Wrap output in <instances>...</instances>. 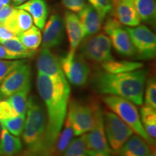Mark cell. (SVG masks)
<instances>
[{"instance_id": "5b68a950", "label": "cell", "mask_w": 156, "mask_h": 156, "mask_svg": "<svg viewBox=\"0 0 156 156\" xmlns=\"http://www.w3.org/2000/svg\"><path fill=\"white\" fill-rule=\"evenodd\" d=\"M103 101L113 113L133 130L134 133L143 138L150 145L155 146V140L146 133L142 124L139 112L133 103L124 98L112 95L105 96Z\"/></svg>"}, {"instance_id": "7c38bea8", "label": "cell", "mask_w": 156, "mask_h": 156, "mask_svg": "<svg viewBox=\"0 0 156 156\" xmlns=\"http://www.w3.org/2000/svg\"><path fill=\"white\" fill-rule=\"evenodd\" d=\"M112 16L120 24L135 27L140 24L134 0H112Z\"/></svg>"}, {"instance_id": "7402d4cb", "label": "cell", "mask_w": 156, "mask_h": 156, "mask_svg": "<svg viewBox=\"0 0 156 156\" xmlns=\"http://www.w3.org/2000/svg\"><path fill=\"white\" fill-rule=\"evenodd\" d=\"M103 71L112 74H117L122 73H128L134 70L141 69L143 64L140 62L122 60L117 61L113 58L110 61L103 62L101 64Z\"/></svg>"}, {"instance_id": "e0dca14e", "label": "cell", "mask_w": 156, "mask_h": 156, "mask_svg": "<svg viewBox=\"0 0 156 156\" xmlns=\"http://www.w3.org/2000/svg\"><path fill=\"white\" fill-rule=\"evenodd\" d=\"M64 26L67 30L69 42V51H76L84 38L83 27L77 15L71 11L64 14Z\"/></svg>"}, {"instance_id": "f35d334b", "label": "cell", "mask_w": 156, "mask_h": 156, "mask_svg": "<svg viewBox=\"0 0 156 156\" xmlns=\"http://www.w3.org/2000/svg\"><path fill=\"white\" fill-rule=\"evenodd\" d=\"M26 1H28V0H12L13 4H14V5L15 6V7L22 5V4L25 2Z\"/></svg>"}, {"instance_id": "603a6c76", "label": "cell", "mask_w": 156, "mask_h": 156, "mask_svg": "<svg viewBox=\"0 0 156 156\" xmlns=\"http://www.w3.org/2000/svg\"><path fill=\"white\" fill-rule=\"evenodd\" d=\"M63 126L64 128L62 127L63 129H62L54 144L53 156H62L73 136V129L72 127L71 122L67 115L64 121Z\"/></svg>"}, {"instance_id": "1f68e13d", "label": "cell", "mask_w": 156, "mask_h": 156, "mask_svg": "<svg viewBox=\"0 0 156 156\" xmlns=\"http://www.w3.org/2000/svg\"><path fill=\"white\" fill-rule=\"evenodd\" d=\"M88 2L104 20L112 9V0H88Z\"/></svg>"}, {"instance_id": "ba28073f", "label": "cell", "mask_w": 156, "mask_h": 156, "mask_svg": "<svg viewBox=\"0 0 156 156\" xmlns=\"http://www.w3.org/2000/svg\"><path fill=\"white\" fill-rule=\"evenodd\" d=\"M64 75L70 83L83 86L89 80L90 68L86 59L76 51H69L59 58Z\"/></svg>"}, {"instance_id": "8992f818", "label": "cell", "mask_w": 156, "mask_h": 156, "mask_svg": "<svg viewBox=\"0 0 156 156\" xmlns=\"http://www.w3.org/2000/svg\"><path fill=\"white\" fill-rule=\"evenodd\" d=\"M85 38L80 44V54L85 59L102 64L114 58L112 54V42L108 36L100 33Z\"/></svg>"}, {"instance_id": "8fae6325", "label": "cell", "mask_w": 156, "mask_h": 156, "mask_svg": "<svg viewBox=\"0 0 156 156\" xmlns=\"http://www.w3.org/2000/svg\"><path fill=\"white\" fill-rule=\"evenodd\" d=\"M31 68L26 62L12 69L0 83V100L7 98L30 84Z\"/></svg>"}, {"instance_id": "74e56055", "label": "cell", "mask_w": 156, "mask_h": 156, "mask_svg": "<svg viewBox=\"0 0 156 156\" xmlns=\"http://www.w3.org/2000/svg\"><path fill=\"white\" fill-rule=\"evenodd\" d=\"M87 155H88V156H103L101 154L96 153V152L93 151H90V150H87Z\"/></svg>"}, {"instance_id": "44dd1931", "label": "cell", "mask_w": 156, "mask_h": 156, "mask_svg": "<svg viewBox=\"0 0 156 156\" xmlns=\"http://www.w3.org/2000/svg\"><path fill=\"white\" fill-rule=\"evenodd\" d=\"M0 134V156H15L23 149V144L17 136L9 133L2 126Z\"/></svg>"}, {"instance_id": "d6a6232c", "label": "cell", "mask_w": 156, "mask_h": 156, "mask_svg": "<svg viewBox=\"0 0 156 156\" xmlns=\"http://www.w3.org/2000/svg\"><path fill=\"white\" fill-rule=\"evenodd\" d=\"M25 60H0V83L12 69L25 62Z\"/></svg>"}, {"instance_id": "6da1fadb", "label": "cell", "mask_w": 156, "mask_h": 156, "mask_svg": "<svg viewBox=\"0 0 156 156\" xmlns=\"http://www.w3.org/2000/svg\"><path fill=\"white\" fill-rule=\"evenodd\" d=\"M39 95L46 106V129L44 146L53 156L54 144L63 127L67 114L70 86L67 79L38 73L36 80Z\"/></svg>"}, {"instance_id": "7bdbcfd3", "label": "cell", "mask_w": 156, "mask_h": 156, "mask_svg": "<svg viewBox=\"0 0 156 156\" xmlns=\"http://www.w3.org/2000/svg\"><path fill=\"white\" fill-rule=\"evenodd\" d=\"M3 7H4V5H2V4L1 2H0V9H2V8Z\"/></svg>"}, {"instance_id": "3957f363", "label": "cell", "mask_w": 156, "mask_h": 156, "mask_svg": "<svg viewBox=\"0 0 156 156\" xmlns=\"http://www.w3.org/2000/svg\"><path fill=\"white\" fill-rule=\"evenodd\" d=\"M23 131V139L28 153L35 156H52L45 150L44 140L46 129V109L42 103L34 95L28 99Z\"/></svg>"}, {"instance_id": "9c48e42d", "label": "cell", "mask_w": 156, "mask_h": 156, "mask_svg": "<svg viewBox=\"0 0 156 156\" xmlns=\"http://www.w3.org/2000/svg\"><path fill=\"white\" fill-rule=\"evenodd\" d=\"M135 48V56L138 59L149 60L156 54L155 35L144 25L125 27Z\"/></svg>"}, {"instance_id": "cb8c5ba5", "label": "cell", "mask_w": 156, "mask_h": 156, "mask_svg": "<svg viewBox=\"0 0 156 156\" xmlns=\"http://www.w3.org/2000/svg\"><path fill=\"white\" fill-rule=\"evenodd\" d=\"M135 8L142 22L154 24L156 18L155 0H134Z\"/></svg>"}, {"instance_id": "4dcf8cb0", "label": "cell", "mask_w": 156, "mask_h": 156, "mask_svg": "<svg viewBox=\"0 0 156 156\" xmlns=\"http://www.w3.org/2000/svg\"><path fill=\"white\" fill-rule=\"evenodd\" d=\"M145 95V106L156 108V82L155 77H150L147 80Z\"/></svg>"}, {"instance_id": "e575fe53", "label": "cell", "mask_w": 156, "mask_h": 156, "mask_svg": "<svg viewBox=\"0 0 156 156\" xmlns=\"http://www.w3.org/2000/svg\"><path fill=\"white\" fill-rule=\"evenodd\" d=\"M63 5L73 12H78L86 5L85 0H62Z\"/></svg>"}, {"instance_id": "83f0119b", "label": "cell", "mask_w": 156, "mask_h": 156, "mask_svg": "<svg viewBox=\"0 0 156 156\" xmlns=\"http://www.w3.org/2000/svg\"><path fill=\"white\" fill-rule=\"evenodd\" d=\"M0 44L2 45L9 51L22 56L23 58L33 57L36 53V51L30 50L25 47L17 36H14L7 40L0 41Z\"/></svg>"}, {"instance_id": "f546056e", "label": "cell", "mask_w": 156, "mask_h": 156, "mask_svg": "<svg viewBox=\"0 0 156 156\" xmlns=\"http://www.w3.org/2000/svg\"><path fill=\"white\" fill-rule=\"evenodd\" d=\"M62 156H88L85 144V134L71 140Z\"/></svg>"}, {"instance_id": "f1b7e54d", "label": "cell", "mask_w": 156, "mask_h": 156, "mask_svg": "<svg viewBox=\"0 0 156 156\" xmlns=\"http://www.w3.org/2000/svg\"><path fill=\"white\" fill-rule=\"evenodd\" d=\"M25 120V115H17V116L0 120L2 126L5 127L9 133L13 135L19 136L23 133Z\"/></svg>"}, {"instance_id": "60d3db41", "label": "cell", "mask_w": 156, "mask_h": 156, "mask_svg": "<svg viewBox=\"0 0 156 156\" xmlns=\"http://www.w3.org/2000/svg\"><path fill=\"white\" fill-rule=\"evenodd\" d=\"M148 156H156V154H155V151H153V152H152V153L150 154Z\"/></svg>"}, {"instance_id": "2e32d148", "label": "cell", "mask_w": 156, "mask_h": 156, "mask_svg": "<svg viewBox=\"0 0 156 156\" xmlns=\"http://www.w3.org/2000/svg\"><path fill=\"white\" fill-rule=\"evenodd\" d=\"M77 13L83 29L84 38L97 34L100 31L103 20L90 4H86Z\"/></svg>"}, {"instance_id": "4fadbf2b", "label": "cell", "mask_w": 156, "mask_h": 156, "mask_svg": "<svg viewBox=\"0 0 156 156\" xmlns=\"http://www.w3.org/2000/svg\"><path fill=\"white\" fill-rule=\"evenodd\" d=\"M85 139L87 150L96 152L103 156H112L113 152L109 147L105 134L103 114L99 117L94 127L85 134Z\"/></svg>"}, {"instance_id": "ab89813d", "label": "cell", "mask_w": 156, "mask_h": 156, "mask_svg": "<svg viewBox=\"0 0 156 156\" xmlns=\"http://www.w3.org/2000/svg\"><path fill=\"white\" fill-rule=\"evenodd\" d=\"M10 1L11 0H0V2H1L4 6L9 5V3H10Z\"/></svg>"}, {"instance_id": "ee69618b", "label": "cell", "mask_w": 156, "mask_h": 156, "mask_svg": "<svg viewBox=\"0 0 156 156\" xmlns=\"http://www.w3.org/2000/svg\"><path fill=\"white\" fill-rule=\"evenodd\" d=\"M0 134H1V131H0Z\"/></svg>"}, {"instance_id": "7a4b0ae2", "label": "cell", "mask_w": 156, "mask_h": 156, "mask_svg": "<svg viewBox=\"0 0 156 156\" xmlns=\"http://www.w3.org/2000/svg\"><path fill=\"white\" fill-rule=\"evenodd\" d=\"M147 75L146 69L117 74L98 70L93 74L90 83L97 93L124 98L134 104L141 106Z\"/></svg>"}, {"instance_id": "d590c367", "label": "cell", "mask_w": 156, "mask_h": 156, "mask_svg": "<svg viewBox=\"0 0 156 156\" xmlns=\"http://www.w3.org/2000/svg\"><path fill=\"white\" fill-rule=\"evenodd\" d=\"M22 56L18 55L12 52L9 51L7 48L4 47L2 44H0V59H23Z\"/></svg>"}, {"instance_id": "9a60e30c", "label": "cell", "mask_w": 156, "mask_h": 156, "mask_svg": "<svg viewBox=\"0 0 156 156\" xmlns=\"http://www.w3.org/2000/svg\"><path fill=\"white\" fill-rule=\"evenodd\" d=\"M38 73L53 77L67 79L62 71L59 58L50 49L42 48L37 61Z\"/></svg>"}, {"instance_id": "d4e9b609", "label": "cell", "mask_w": 156, "mask_h": 156, "mask_svg": "<svg viewBox=\"0 0 156 156\" xmlns=\"http://www.w3.org/2000/svg\"><path fill=\"white\" fill-rule=\"evenodd\" d=\"M30 87L31 85L29 84L24 88L6 98L17 115H25L26 114L27 103Z\"/></svg>"}, {"instance_id": "ac0fdd59", "label": "cell", "mask_w": 156, "mask_h": 156, "mask_svg": "<svg viewBox=\"0 0 156 156\" xmlns=\"http://www.w3.org/2000/svg\"><path fill=\"white\" fill-rule=\"evenodd\" d=\"M153 151H155V146L150 145L137 134H132L124 144L118 154L119 156H148Z\"/></svg>"}, {"instance_id": "4316f807", "label": "cell", "mask_w": 156, "mask_h": 156, "mask_svg": "<svg viewBox=\"0 0 156 156\" xmlns=\"http://www.w3.org/2000/svg\"><path fill=\"white\" fill-rule=\"evenodd\" d=\"M140 119L144 129L148 135L155 140L156 111L151 107L144 106L140 110Z\"/></svg>"}, {"instance_id": "8d00e7d4", "label": "cell", "mask_w": 156, "mask_h": 156, "mask_svg": "<svg viewBox=\"0 0 156 156\" xmlns=\"http://www.w3.org/2000/svg\"><path fill=\"white\" fill-rule=\"evenodd\" d=\"M16 36L15 34L10 32L8 29H7L3 25H0V41L7 40L11 38Z\"/></svg>"}, {"instance_id": "484cf974", "label": "cell", "mask_w": 156, "mask_h": 156, "mask_svg": "<svg viewBox=\"0 0 156 156\" xmlns=\"http://www.w3.org/2000/svg\"><path fill=\"white\" fill-rule=\"evenodd\" d=\"M17 37L25 47L33 51H36L42 42V35L40 29L34 25L19 34Z\"/></svg>"}, {"instance_id": "30bf717a", "label": "cell", "mask_w": 156, "mask_h": 156, "mask_svg": "<svg viewBox=\"0 0 156 156\" xmlns=\"http://www.w3.org/2000/svg\"><path fill=\"white\" fill-rule=\"evenodd\" d=\"M103 30L108 36L112 45L119 54L127 57L135 56V48L129 35L114 17L111 16L107 18Z\"/></svg>"}, {"instance_id": "52a82bcc", "label": "cell", "mask_w": 156, "mask_h": 156, "mask_svg": "<svg viewBox=\"0 0 156 156\" xmlns=\"http://www.w3.org/2000/svg\"><path fill=\"white\" fill-rule=\"evenodd\" d=\"M103 114V126L108 145L112 152L118 153L134 132L114 113L105 112Z\"/></svg>"}, {"instance_id": "ffe728a7", "label": "cell", "mask_w": 156, "mask_h": 156, "mask_svg": "<svg viewBox=\"0 0 156 156\" xmlns=\"http://www.w3.org/2000/svg\"><path fill=\"white\" fill-rule=\"evenodd\" d=\"M15 7L28 12L37 28L40 30L44 29L48 15V6L45 0H28Z\"/></svg>"}, {"instance_id": "277c9868", "label": "cell", "mask_w": 156, "mask_h": 156, "mask_svg": "<svg viewBox=\"0 0 156 156\" xmlns=\"http://www.w3.org/2000/svg\"><path fill=\"white\" fill-rule=\"evenodd\" d=\"M102 114L100 105L95 101L70 100L67 115L71 122L74 134L80 136L90 131Z\"/></svg>"}, {"instance_id": "d6986e66", "label": "cell", "mask_w": 156, "mask_h": 156, "mask_svg": "<svg viewBox=\"0 0 156 156\" xmlns=\"http://www.w3.org/2000/svg\"><path fill=\"white\" fill-rule=\"evenodd\" d=\"M33 23L32 17L28 12L14 7L12 12L7 17L3 25L17 36L33 26Z\"/></svg>"}, {"instance_id": "b9f144b4", "label": "cell", "mask_w": 156, "mask_h": 156, "mask_svg": "<svg viewBox=\"0 0 156 156\" xmlns=\"http://www.w3.org/2000/svg\"><path fill=\"white\" fill-rule=\"evenodd\" d=\"M20 156H29L28 155V154H27V153H23L22 154V155H20Z\"/></svg>"}, {"instance_id": "836d02e7", "label": "cell", "mask_w": 156, "mask_h": 156, "mask_svg": "<svg viewBox=\"0 0 156 156\" xmlns=\"http://www.w3.org/2000/svg\"><path fill=\"white\" fill-rule=\"evenodd\" d=\"M17 116L9 103L6 99L0 100V120L6 119Z\"/></svg>"}, {"instance_id": "5bb4252c", "label": "cell", "mask_w": 156, "mask_h": 156, "mask_svg": "<svg viewBox=\"0 0 156 156\" xmlns=\"http://www.w3.org/2000/svg\"><path fill=\"white\" fill-rule=\"evenodd\" d=\"M42 48H50L59 46L64 36V23L58 14H53L44 25Z\"/></svg>"}]
</instances>
